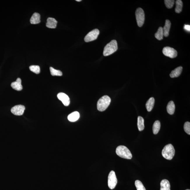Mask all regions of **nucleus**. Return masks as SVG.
Segmentation results:
<instances>
[{
    "label": "nucleus",
    "instance_id": "f257e3e1",
    "mask_svg": "<svg viewBox=\"0 0 190 190\" xmlns=\"http://www.w3.org/2000/svg\"><path fill=\"white\" fill-rule=\"evenodd\" d=\"M116 153L120 157L123 158L131 159L133 156L130 151L127 147L124 145H120L116 149Z\"/></svg>",
    "mask_w": 190,
    "mask_h": 190
},
{
    "label": "nucleus",
    "instance_id": "f03ea898",
    "mask_svg": "<svg viewBox=\"0 0 190 190\" xmlns=\"http://www.w3.org/2000/svg\"><path fill=\"white\" fill-rule=\"evenodd\" d=\"M111 102L110 97L104 95L99 99L97 102V107L98 110L101 112L105 111Z\"/></svg>",
    "mask_w": 190,
    "mask_h": 190
},
{
    "label": "nucleus",
    "instance_id": "7ed1b4c3",
    "mask_svg": "<svg viewBox=\"0 0 190 190\" xmlns=\"http://www.w3.org/2000/svg\"><path fill=\"white\" fill-rule=\"evenodd\" d=\"M162 155L167 160H172L175 154V150L172 144H168L165 145L162 151Z\"/></svg>",
    "mask_w": 190,
    "mask_h": 190
},
{
    "label": "nucleus",
    "instance_id": "20e7f679",
    "mask_svg": "<svg viewBox=\"0 0 190 190\" xmlns=\"http://www.w3.org/2000/svg\"><path fill=\"white\" fill-rule=\"evenodd\" d=\"M118 49V44L117 41L113 40L108 43L104 47L103 55L107 56L111 55L115 52Z\"/></svg>",
    "mask_w": 190,
    "mask_h": 190
},
{
    "label": "nucleus",
    "instance_id": "39448f33",
    "mask_svg": "<svg viewBox=\"0 0 190 190\" xmlns=\"http://www.w3.org/2000/svg\"><path fill=\"white\" fill-rule=\"evenodd\" d=\"M136 19L138 26H143L145 20V14L144 10L141 8H138L135 13Z\"/></svg>",
    "mask_w": 190,
    "mask_h": 190
},
{
    "label": "nucleus",
    "instance_id": "423d86ee",
    "mask_svg": "<svg viewBox=\"0 0 190 190\" xmlns=\"http://www.w3.org/2000/svg\"><path fill=\"white\" fill-rule=\"evenodd\" d=\"M117 184V179L115 172L111 171L109 173L108 179V185L111 189H114Z\"/></svg>",
    "mask_w": 190,
    "mask_h": 190
},
{
    "label": "nucleus",
    "instance_id": "0eeeda50",
    "mask_svg": "<svg viewBox=\"0 0 190 190\" xmlns=\"http://www.w3.org/2000/svg\"><path fill=\"white\" fill-rule=\"evenodd\" d=\"M99 31L97 29L92 30L86 36L84 40L86 42H88L96 40L99 34Z\"/></svg>",
    "mask_w": 190,
    "mask_h": 190
},
{
    "label": "nucleus",
    "instance_id": "6e6552de",
    "mask_svg": "<svg viewBox=\"0 0 190 190\" xmlns=\"http://www.w3.org/2000/svg\"><path fill=\"white\" fill-rule=\"evenodd\" d=\"M162 52L164 55L171 58H175L177 55V51L173 48L169 47L164 48Z\"/></svg>",
    "mask_w": 190,
    "mask_h": 190
},
{
    "label": "nucleus",
    "instance_id": "1a4fd4ad",
    "mask_svg": "<svg viewBox=\"0 0 190 190\" xmlns=\"http://www.w3.org/2000/svg\"><path fill=\"white\" fill-rule=\"evenodd\" d=\"M25 110V106L22 105L15 106L11 109V112L16 116L23 115Z\"/></svg>",
    "mask_w": 190,
    "mask_h": 190
},
{
    "label": "nucleus",
    "instance_id": "9d476101",
    "mask_svg": "<svg viewBox=\"0 0 190 190\" xmlns=\"http://www.w3.org/2000/svg\"><path fill=\"white\" fill-rule=\"evenodd\" d=\"M57 97L58 99L62 102L63 105L67 107L69 105L70 103V99L69 97L63 93H60L58 94Z\"/></svg>",
    "mask_w": 190,
    "mask_h": 190
},
{
    "label": "nucleus",
    "instance_id": "9b49d317",
    "mask_svg": "<svg viewBox=\"0 0 190 190\" xmlns=\"http://www.w3.org/2000/svg\"><path fill=\"white\" fill-rule=\"evenodd\" d=\"M22 80L20 78L17 79L16 81L13 82L11 84V86L13 89L20 91L23 89V87L21 84Z\"/></svg>",
    "mask_w": 190,
    "mask_h": 190
},
{
    "label": "nucleus",
    "instance_id": "f8f14e48",
    "mask_svg": "<svg viewBox=\"0 0 190 190\" xmlns=\"http://www.w3.org/2000/svg\"><path fill=\"white\" fill-rule=\"evenodd\" d=\"M57 22L55 19L49 18L47 19V23H46V27L49 28H55L57 25Z\"/></svg>",
    "mask_w": 190,
    "mask_h": 190
},
{
    "label": "nucleus",
    "instance_id": "ddd939ff",
    "mask_svg": "<svg viewBox=\"0 0 190 190\" xmlns=\"http://www.w3.org/2000/svg\"><path fill=\"white\" fill-rule=\"evenodd\" d=\"M182 69L183 68L182 67L179 66L175 68L174 70H173L171 72L170 74V77L174 78L179 77L181 75V73H182Z\"/></svg>",
    "mask_w": 190,
    "mask_h": 190
},
{
    "label": "nucleus",
    "instance_id": "4468645a",
    "mask_svg": "<svg viewBox=\"0 0 190 190\" xmlns=\"http://www.w3.org/2000/svg\"><path fill=\"white\" fill-rule=\"evenodd\" d=\"M171 22L170 20H165V25L163 29V35L164 36L167 37L169 35V31L171 27Z\"/></svg>",
    "mask_w": 190,
    "mask_h": 190
},
{
    "label": "nucleus",
    "instance_id": "2eb2a0df",
    "mask_svg": "<svg viewBox=\"0 0 190 190\" xmlns=\"http://www.w3.org/2000/svg\"><path fill=\"white\" fill-rule=\"evenodd\" d=\"M80 118V114L77 111L71 113L68 117V119L71 122H75L78 120Z\"/></svg>",
    "mask_w": 190,
    "mask_h": 190
},
{
    "label": "nucleus",
    "instance_id": "dca6fc26",
    "mask_svg": "<svg viewBox=\"0 0 190 190\" xmlns=\"http://www.w3.org/2000/svg\"><path fill=\"white\" fill-rule=\"evenodd\" d=\"M40 18L41 16L40 14L36 13H34L31 18L30 23L32 24H39L41 22Z\"/></svg>",
    "mask_w": 190,
    "mask_h": 190
},
{
    "label": "nucleus",
    "instance_id": "f3484780",
    "mask_svg": "<svg viewBox=\"0 0 190 190\" xmlns=\"http://www.w3.org/2000/svg\"><path fill=\"white\" fill-rule=\"evenodd\" d=\"M160 190H170V185L169 181L166 179H164L160 183Z\"/></svg>",
    "mask_w": 190,
    "mask_h": 190
},
{
    "label": "nucleus",
    "instance_id": "a211bd4d",
    "mask_svg": "<svg viewBox=\"0 0 190 190\" xmlns=\"http://www.w3.org/2000/svg\"><path fill=\"white\" fill-rule=\"evenodd\" d=\"M155 99L151 97L147 101L146 104V107L148 112H150L153 109L155 104Z\"/></svg>",
    "mask_w": 190,
    "mask_h": 190
},
{
    "label": "nucleus",
    "instance_id": "6ab92c4d",
    "mask_svg": "<svg viewBox=\"0 0 190 190\" xmlns=\"http://www.w3.org/2000/svg\"><path fill=\"white\" fill-rule=\"evenodd\" d=\"M175 107L173 101H170L168 104L167 109L168 113L170 115L174 114L175 111Z\"/></svg>",
    "mask_w": 190,
    "mask_h": 190
},
{
    "label": "nucleus",
    "instance_id": "aec40b11",
    "mask_svg": "<svg viewBox=\"0 0 190 190\" xmlns=\"http://www.w3.org/2000/svg\"><path fill=\"white\" fill-rule=\"evenodd\" d=\"M137 126L139 131H143L144 129V119L141 116H139L138 117Z\"/></svg>",
    "mask_w": 190,
    "mask_h": 190
},
{
    "label": "nucleus",
    "instance_id": "412c9836",
    "mask_svg": "<svg viewBox=\"0 0 190 190\" xmlns=\"http://www.w3.org/2000/svg\"><path fill=\"white\" fill-rule=\"evenodd\" d=\"M161 128V123L159 121H155L153 124V130L154 134L156 135L160 131Z\"/></svg>",
    "mask_w": 190,
    "mask_h": 190
},
{
    "label": "nucleus",
    "instance_id": "4be33fe9",
    "mask_svg": "<svg viewBox=\"0 0 190 190\" xmlns=\"http://www.w3.org/2000/svg\"><path fill=\"white\" fill-rule=\"evenodd\" d=\"M155 36L156 38L159 41L163 39L164 35L163 29L162 27H159L156 33L155 34Z\"/></svg>",
    "mask_w": 190,
    "mask_h": 190
},
{
    "label": "nucleus",
    "instance_id": "5701e85b",
    "mask_svg": "<svg viewBox=\"0 0 190 190\" xmlns=\"http://www.w3.org/2000/svg\"><path fill=\"white\" fill-rule=\"evenodd\" d=\"M176 8L175 11L176 13H180L182 11L183 3L181 0H177L176 1Z\"/></svg>",
    "mask_w": 190,
    "mask_h": 190
},
{
    "label": "nucleus",
    "instance_id": "b1692460",
    "mask_svg": "<svg viewBox=\"0 0 190 190\" xmlns=\"http://www.w3.org/2000/svg\"><path fill=\"white\" fill-rule=\"evenodd\" d=\"M50 70L51 74L52 76H62V73L60 70H56L52 67H50Z\"/></svg>",
    "mask_w": 190,
    "mask_h": 190
},
{
    "label": "nucleus",
    "instance_id": "393cba45",
    "mask_svg": "<svg viewBox=\"0 0 190 190\" xmlns=\"http://www.w3.org/2000/svg\"><path fill=\"white\" fill-rule=\"evenodd\" d=\"M135 185L137 190H146L142 183L140 180H137L135 181Z\"/></svg>",
    "mask_w": 190,
    "mask_h": 190
},
{
    "label": "nucleus",
    "instance_id": "a878e982",
    "mask_svg": "<svg viewBox=\"0 0 190 190\" xmlns=\"http://www.w3.org/2000/svg\"><path fill=\"white\" fill-rule=\"evenodd\" d=\"M29 69L31 71L35 73L36 74H39L40 72V68L39 66L32 65L30 66Z\"/></svg>",
    "mask_w": 190,
    "mask_h": 190
},
{
    "label": "nucleus",
    "instance_id": "bb28decb",
    "mask_svg": "<svg viewBox=\"0 0 190 190\" xmlns=\"http://www.w3.org/2000/svg\"><path fill=\"white\" fill-rule=\"evenodd\" d=\"M175 1L174 0H165L164 3L167 8H171L173 7Z\"/></svg>",
    "mask_w": 190,
    "mask_h": 190
},
{
    "label": "nucleus",
    "instance_id": "cd10ccee",
    "mask_svg": "<svg viewBox=\"0 0 190 190\" xmlns=\"http://www.w3.org/2000/svg\"><path fill=\"white\" fill-rule=\"evenodd\" d=\"M184 129L185 132L188 135H190V123L186 122L184 123Z\"/></svg>",
    "mask_w": 190,
    "mask_h": 190
},
{
    "label": "nucleus",
    "instance_id": "c85d7f7f",
    "mask_svg": "<svg viewBox=\"0 0 190 190\" xmlns=\"http://www.w3.org/2000/svg\"><path fill=\"white\" fill-rule=\"evenodd\" d=\"M184 29L185 30L187 31V32H190V26L189 25H184Z\"/></svg>",
    "mask_w": 190,
    "mask_h": 190
},
{
    "label": "nucleus",
    "instance_id": "c756f323",
    "mask_svg": "<svg viewBox=\"0 0 190 190\" xmlns=\"http://www.w3.org/2000/svg\"><path fill=\"white\" fill-rule=\"evenodd\" d=\"M79 1V2H80V1H81V0H76V1Z\"/></svg>",
    "mask_w": 190,
    "mask_h": 190
},
{
    "label": "nucleus",
    "instance_id": "7c9ffc66",
    "mask_svg": "<svg viewBox=\"0 0 190 190\" xmlns=\"http://www.w3.org/2000/svg\"><path fill=\"white\" fill-rule=\"evenodd\" d=\"M186 190H190V189H186Z\"/></svg>",
    "mask_w": 190,
    "mask_h": 190
}]
</instances>
